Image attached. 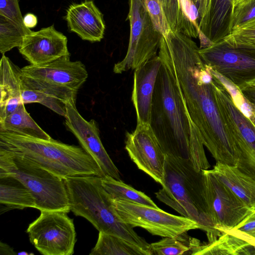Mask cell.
I'll list each match as a JSON object with an SVG mask.
<instances>
[{
  "instance_id": "obj_1",
  "label": "cell",
  "mask_w": 255,
  "mask_h": 255,
  "mask_svg": "<svg viewBox=\"0 0 255 255\" xmlns=\"http://www.w3.org/2000/svg\"><path fill=\"white\" fill-rule=\"evenodd\" d=\"M150 127L166 155L191 160V121L175 79L162 62L153 93Z\"/></svg>"
},
{
  "instance_id": "obj_2",
  "label": "cell",
  "mask_w": 255,
  "mask_h": 255,
  "mask_svg": "<svg viewBox=\"0 0 255 255\" xmlns=\"http://www.w3.org/2000/svg\"><path fill=\"white\" fill-rule=\"evenodd\" d=\"M0 149L24 158L64 180L79 176H105L96 161L82 147L52 138L43 139L0 131Z\"/></svg>"
},
{
  "instance_id": "obj_3",
  "label": "cell",
  "mask_w": 255,
  "mask_h": 255,
  "mask_svg": "<svg viewBox=\"0 0 255 255\" xmlns=\"http://www.w3.org/2000/svg\"><path fill=\"white\" fill-rule=\"evenodd\" d=\"M95 175L79 176L64 179L70 211L88 220L99 232L118 236L152 255L149 245L116 212L112 198Z\"/></svg>"
},
{
  "instance_id": "obj_4",
  "label": "cell",
  "mask_w": 255,
  "mask_h": 255,
  "mask_svg": "<svg viewBox=\"0 0 255 255\" xmlns=\"http://www.w3.org/2000/svg\"><path fill=\"white\" fill-rule=\"evenodd\" d=\"M162 188L156 198L182 216L196 222L206 232L209 242L216 239L217 231L207 212L203 195L202 170L191 160L166 155Z\"/></svg>"
},
{
  "instance_id": "obj_5",
  "label": "cell",
  "mask_w": 255,
  "mask_h": 255,
  "mask_svg": "<svg viewBox=\"0 0 255 255\" xmlns=\"http://www.w3.org/2000/svg\"><path fill=\"white\" fill-rule=\"evenodd\" d=\"M12 177L32 194L40 211H70L64 180L33 162L0 149V178Z\"/></svg>"
},
{
  "instance_id": "obj_6",
  "label": "cell",
  "mask_w": 255,
  "mask_h": 255,
  "mask_svg": "<svg viewBox=\"0 0 255 255\" xmlns=\"http://www.w3.org/2000/svg\"><path fill=\"white\" fill-rule=\"evenodd\" d=\"M199 52L207 66L240 90L255 81V47L226 37Z\"/></svg>"
},
{
  "instance_id": "obj_7",
  "label": "cell",
  "mask_w": 255,
  "mask_h": 255,
  "mask_svg": "<svg viewBox=\"0 0 255 255\" xmlns=\"http://www.w3.org/2000/svg\"><path fill=\"white\" fill-rule=\"evenodd\" d=\"M127 19L130 29L128 51L124 59L114 65L116 74L134 70L157 55L162 36L156 29L143 0H129Z\"/></svg>"
},
{
  "instance_id": "obj_8",
  "label": "cell",
  "mask_w": 255,
  "mask_h": 255,
  "mask_svg": "<svg viewBox=\"0 0 255 255\" xmlns=\"http://www.w3.org/2000/svg\"><path fill=\"white\" fill-rule=\"evenodd\" d=\"M114 207L124 223L140 227L153 235L179 238L188 231L200 229L194 220L167 213L160 208L112 199Z\"/></svg>"
},
{
  "instance_id": "obj_9",
  "label": "cell",
  "mask_w": 255,
  "mask_h": 255,
  "mask_svg": "<svg viewBox=\"0 0 255 255\" xmlns=\"http://www.w3.org/2000/svg\"><path fill=\"white\" fill-rule=\"evenodd\" d=\"M63 211H40L26 230L31 243L44 255H71L76 242L73 220Z\"/></svg>"
},
{
  "instance_id": "obj_10",
  "label": "cell",
  "mask_w": 255,
  "mask_h": 255,
  "mask_svg": "<svg viewBox=\"0 0 255 255\" xmlns=\"http://www.w3.org/2000/svg\"><path fill=\"white\" fill-rule=\"evenodd\" d=\"M203 195L208 213L220 233L237 226L254 209L248 207L211 170H202Z\"/></svg>"
},
{
  "instance_id": "obj_11",
  "label": "cell",
  "mask_w": 255,
  "mask_h": 255,
  "mask_svg": "<svg viewBox=\"0 0 255 255\" xmlns=\"http://www.w3.org/2000/svg\"><path fill=\"white\" fill-rule=\"evenodd\" d=\"M64 124L68 130L77 138L81 147L96 161L105 176L120 180L119 170L104 148L100 137V130L94 120H85L79 113L76 100L65 104Z\"/></svg>"
},
{
  "instance_id": "obj_12",
  "label": "cell",
  "mask_w": 255,
  "mask_h": 255,
  "mask_svg": "<svg viewBox=\"0 0 255 255\" xmlns=\"http://www.w3.org/2000/svg\"><path fill=\"white\" fill-rule=\"evenodd\" d=\"M125 149L138 169L162 185L166 155L149 125L137 124L134 131L128 132Z\"/></svg>"
},
{
  "instance_id": "obj_13",
  "label": "cell",
  "mask_w": 255,
  "mask_h": 255,
  "mask_svg": "<svg viewBox=\"0 0 255 255\" xmlns=\"http://www.w3.org/2000/svg\"><path fill=\"white\" fill-rule=\"evenodd\" d=\"M67 41L66 36L52 25L26 35L18 50L30 64L41 65L70 55Z\"/></svg>"
},
{
  "instance_id": "obj_14",
  "label": "cell",
  "mask_w": 255,
  "mask_h": 255,
  "mask_svg": "<svg viewBox=\"0 0 255 255\" xmlns=\"http://www.w3.org/2000/svg\"><path fill=\"white\" fill-rule=\"evenodd\" d=\"M217 100L232 119L246 144L236 166L255 180V125L234 104L228 90L214 75Z\"/></svg>"
},
{
  "instance_id": "obj_15",
  "label": "cell",
  "mask_w": 255,
  "mask_h": 255,
  "mask_svg": "<svg viewBox=\"0 0 255 255\" xmlns=\"http://www.w3.org/2000/svg\"><path fill=\"white\" fill-rule=\"evenodd\" d=\"M21 71L32 77L77 92L88 76L84 64L80 61H71L70 55L41 65L30 64Z\"/></svg>"
},
{
  "instance_id": "obj_16",
  "label": "cell",
  "mask_w": 255,
  "mask_h": 255,
  "mask_svg": "<svg viewBox=\"0 0 255 255\" xmlns=\"http://www.w3.org/2000/svg\"><path fill=\"white\" fill-rule=\"evenodd\" d=\"M20 80L24 104L39 103L65 118V104L76 99L77 91L32 77L22 71Z\"/></svg>"
},
{
  "instance_id": "obj_17",
  "label": "cell",
  "mask_w": 255,
  "mask_h": 255,
  "mask_svg": "<svg viewBox=\"0 0 255 255\" xmlns=\"http://www.w3.org/2000/svg\"><path fill=\"white\" fill-rule=\"evenodd\" d=\"M162 61L156 55L134 69L131 94L137 124L149 125L154 86Z\"/></svg>"
},
{
  "instance_id": "obj_18",
  "label": "cell",
  "mask_w": 255,
  "mask_h": 255,
  "mask_svg": "<svg viewBox=\"0 0 255 255\" xmlns=\"http://www.w3.org/2000/svg\"><path fill=\"white\" fill-rule=\"evenodd\" d=\"M64 19L69 30L83 40L99 42L104 37L105 24L103 15L92 0L71 4Z\"/></svg>"
},
{
  "instance_id": "obj_19",
  "label": "cell",
  "mask_w": 255,
  "mask_h": 255,
  "mask_svg": "<svg viewBox=\"0 0 255 255\" xmlns=\"http://www.w3.org/2000/svg\"><path fill=\"white\" fill-rule=\"evenodd\" d=\"M234 0H210L208 12L198 35L200 47L217 43L231 33Z\"/></svg>"
},
{
  "instance_id": "obj_20",
  "label": "cell",
  "mask_w": 255,
  "mask_h": 255,
  "mask_svg": "<svg viewBox=\"0 0 255 255\" xmlns=\"http://www.w3.org/2000/svg\"><path fill=\"white\" fill-rule=\"evenodd\" d=\"M21 73V69L4 54L2 55L0 61V120L23 103L20 89Z\"/></svg>"
},
{
  "instance_id": "obj_21",
  "label": "cell",
  "mask_w": 255,
  "mask_h": 255,
  "mask_svg": "<svg viewBox=\"0 0 255 255\" xmlns=\"http://www.w3.org/2000/svg\"><path fill=\"white\" fill-rule=\"evenodd\" d=\"M217 178L250 208L255 209V180L236 166L216 162L212 169Z\"/></svg>"
},
{
  "instance_id": "obj_22",
  "label": "cell",
  "mask_w": 255,
  "mask_h": 255,
  "mask_svg": "<svg viewBox=\"0 0 255 255\" xmlns=\"http://www.w3.org/2000/svg\"><path fill=\"white\" fill-rule=\"evenodd\" d=\"M23 103L12 113L0 120V131H7L30 137L50 139L52 137L34 121Z\"/></svg>"
},
{
  "instance_id": "obj_23",
  "label": "cell",
  "mask_w": 255,
  "mask_h": 255,
  "mask_svg": "<svg viewBox=\"0 0 255 255\" xmlns=\"http://www.w3.org/2000/svg\"><path fill=\"white\" fill-rule=\"evenodd\" d=\"M170 29L191 38H197L199 28L191 18L185 0H160Z\"/></svg>"
},
{
  "instance_id": "obj_24",
  "label": "cell",
  "mask_w": 255,
  "mask_h": 255,
  "mask_svg": "<svg viewBox=\"0 0 255 255\" xmlns=\"http://www.w3.org/2000/svg\"><path fill=\"white\" fill-rule=\"evenodd\" d=\"M251 245L248 241L236 235L224 232L219 239L208 244L203 245L200 244L193 251L191 255H249Z\"/></svg>"
},
{
  "instance_id": "obj_25",
  "label": "cell",
  "mask_w": 255,
  "mask_h": 255,
  "mask_svg": "<svg viewBox=\"0 0 255 255\" xmlns=\"http://www.w3.org/2000/svg\"><path fill=\"white\" fill-rule=\"evenodd\" d=\"M0 203L20 209L36 208L32 194L21 182L12 177L0 178Z\"/></svg>"
},
{
  "instance_id": "obj_26",
  "label": "cell",
  "mask_w": 255,
  "mask_h": 255,
  "mask_svg": "<svg viewBox=\"0 0 255 255\" xmlns=\"http://www.w3.org/2000/svg\"><path fill=\"white\" fill-rule=\"evenodd\" d=\"M90 255H149L139 247L114 235L99 232Z\"/></svg>"
},
{
  "instance_id": "obj_27",
  "label": "cell",
  "mask_w": 255,
  "mask_h": 255,
  "mask_svg": "<svg viewBox=\"0 0 255 255\" xmlns=\"http://www.w3.org/2000/svg\"><path fill=\"white\" fill-rule=\"evenodd\" d=\"M101 182L105 189L114 200H124L156 209L159 208L145 193L135 189L121 180L105 176L101 178Z\"/></svg>"
},
{
  "instance_id": "obj_28",
  "label": "cell",
  "mask_w": 255,
  "mask_h": 255,
  "mask_svg": "<svg viewBox=\"0 0 255 255\" xmlns=\"http://www.w3.org/2000/svg\"><path fill=\"white\" fill-rule=\"evenodd\" d=\"M32 31L11 19L0 15V52L4 54L21 45L25 36Z\"/></svg>"
},
{
  "instance_id": "obj_29",
  "label": "cell",
  "mask_w": 255,
  "mask_h": 255,
  "mask_svg": "<svg viewBox=\"0 0 255 255\" xmlns=\"http://www.w3.org/2000/svg\"><path fill=\"white\" fill-rule=\"evenodd\" d=\"M185 234L179 238L164 237L158 242L150 244L149 249L152 255H189L190 248L189 242L188 244L186 243Z\"/></svg>"
},
{
  "instance_id": "obj_30",
  "label": "cell",
  "mask_w": 255,
  "mask_h": 255,
  "mask_svg": "<svg viewBox=\"0 0 255 255\" xmlns=\"http://www.w3.org/2000/svg\"><path fill=\"white\" fill-rule=\"evenodd\" d=\"M209 68L211 73L228 90L236 106L255 125V109L246 99L241 90L229 80Z\"/></svg>"
},
{
  "instance_id": "obj_31",
  "label": "cell",
  "mask_w": 255,
  "mask_h": 255,
  "mask_svg": "<svg viewBox=\"0 0 255 255\" xmlns=\"http://www.w3.org/2000/svg\"><path fill=\"white\" fill-rule=\"evenodd\" d=\"M191 121V134L190 138V149L191 161L197 170H207L210 165L206 157L204 144L197 127Z\"/></svg>"
},
{
  "instance_id": "obj_32",
  "label": "cell",
  "mask_w": 255,
  "mask_h": 255,
  "mask_svg": "<svg viewBox=\"0 0 255 255\" xmlns=\"http://www.w3.org/2000/svg\"><path fill=\"white\" fill-rule=\"evenodd\" d=\"M255 21V0H245L234 6L231 33Z\"/></svg>"
},
{
  "instance_id": "obj_33",
  "label": "cell",
  "mask_w": 255,
  "mask_h": 255,
  "mask_svg": "<svg viewBox=\"0 0 255 255\" xmlns=\"http://www.w3.org/2000/svg\"><path fill=\"white\" fill-rule=\"evenodd\" d=\"M156 29L165 35L171 30L160 0H143Z\"/></svg>"
},
{
  "instance_id": "obj_34",
  "label": "cell",
  "mask_w": 255,
  "mask_h": 255,
  "mask_svg": "<svg viewBox=\"0 0 255 255\" xmlns=\"http://www.w3.org/2000/svg\"><path fill=\"white\" fill-rule=\"evenodd\" d=\"M224 232L236 235L255 246V209L237 226Z\"/></svg>"
},
{
  "instance_id": "obj_35",
  "label": "cell",
  "mask_w": 255,
  "mask_h": 255,
  "mask_svg": "<svg viewBox=\"0 0 255 255\" xmlns=\"http://www.w3.org/2000/svg\"><path fill=\"white\" fill-rule=\"evenodd\" d=\"M226 37L236 42L255 47V21L232 32Z\"/></svg>"
},
{
  "instance_id": "obj_36",
  "label": "cell",
  "mask_w": 255,
  "mask_h": 255,
  "mask_svg": "<svg viewBox=\"0 0 255 255\" xmlns=\"http://www.w3.org/2000/svg\"><path fill=\"white\" fill-rule=\"evenodd\" d=\"M0 15L24 26L18 0H0Z\"/></svg>"
},
{
  "instance_id": "obj_37",
  "label": "cell",
  "mask_w": 255,
  "mask_h": 255,
  "mask_svg": "<svg viewBox=\"0 0 255 255\" xmlns=\"http://www.w3.org/2000/svg\"><path fill=\"white\" fill-rule=\"evenodd\" d=\"M241 91L248 102L255 109V86L249 84L242 88Z\"/></svg>"
},
{
  "instance_id": "obj_38",
  "label": "cell",
  "mask_w": 255,
  "mask_h": 255,
  "mask_svg": "<svg viewBox=\"0 0 255 255\" xmlns=\"http://www.w3.org/2000/svg\"><path fill=\"white\" fill-rule=\"evenodd\" d=\"M23 22L26 27L33 28L37 25V16L33 13H28L23 17Z\"/></svg>"
},
{
  "instance_id": "obj_39",
  "label": "cell",
  "mask_w": 255,
  "mask_h": 255,
  "mask_svg": "<svg viewBox=\"0 0 255 255\" xmlns=\"http://www.w3.org/2000/svg\"><path fill=\"white\" fill-rule=\"evenodd\" d=\"M13 249L7 245L2 243L0 244V255H15Z\"/></svg>"
},
{
  "instance_id": "obj_40",
  "label": "cell",
  "mask_w": 255,
  "mask_h": 255,
  "mask_svg": "<svg viewBox=\"0 0 255 255\" xmlns=\"http://www.w3.org/2000/svg\"><path fill=\"white\" fill-rule=\"evenodd\" d=\"M17 254L19 255H29L28 253H27L26 252H21V253H18Z\"/></svg>"
},
{
  "instance_id": "obj_41",
  "label": "cell",
  "mask_w": 255,
  "mask_h": 255,
  "mask_svg": "<svg viewBox=\"0 0 255 255\" xmlns=\"http://www.w3.org/2000/svg\"><path fill=\"white\" fill-rule=\"evenodd\" d=\"M245 0H234V5Z\"/></svg>"
},
{
  "instance_id": "obj_42",
  "label": "cell",
  "mask_w": 255,
  "mask_h": 255,
  "mask_svg": "<svg viewBox=\"0 0 255 255\" xmlns=\"http://www.w3.org/2000/svg\"><path fill=\"white\" fill-rule=\"evenodd\" d=\"M252 84V85H253L255 86V81H254L253 82H252V83L251 84Z\"/></svg>"
},
{
  "instance_id": "obj_43",
  "label": "cell",
  "mask_w": 255,
  "mask_h": 255,
  "mask_svg": "<svg viewBox=\"0 0 255 255\" xmlns=\"http://www.w3.org/2000/svg\"><path fill=\"white\" fill-rule=\"evenodd\" d=\"M254 248H255V246H254Z\"/></svg>"
}]
</instances>
